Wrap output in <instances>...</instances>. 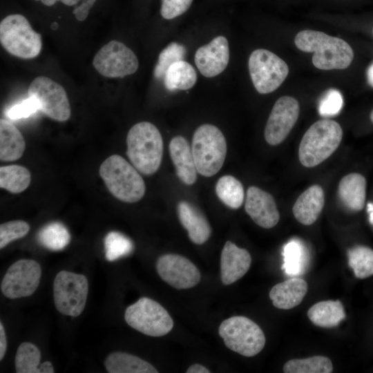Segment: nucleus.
Wrapping results in <instances>:
<instances>
[{
  "label": "nucleus",
  "instance_id": "f257e3e1",
  "mask_svg": "<svg viewBox=\"0 0 373 373\" xmlns=\"http://www.w3.org/2000/svg\"><path fill=\"white\" fill-rule=\"evenodd\" d=\"M294 43L299 50L314 53L312 63L318 69H345L354 58L353 50L345 41L321 31L302 30Z\"/></svg>",
  "mask_w": 373,
  "mask_h": 373
},
{
  "label": "nucleus",
  "instance_id": "f03ea898",
  "mask_svg": "<svg viewBox=\"0 0 373 373\" xmlns=\"http://www.w3.org/2000/svg\"><path fill=\"white\" fill-rule=\"evenodd\" d=\"M126 155L132 164L144 175L155 173L162 162L163 140L157 128L148 122L133 126L126 137Z\"/></svg>",
  "mask_w": 373,
  "mask_h": 373
},
{
  "label": "nucleus",
  "instance_id": "7ed1b4c3",
  "mask_svg": "<svg viewBox=\"0 0 373 373\" xmlns=\"http://www.w3.org/2000/svg\"><path fill=\"white\" fill-rule=\"evenodd\" d=\"M99 175L111 193L125 202H135L145 193V183L137 169L119 155L106 158L99 167Z\"/></svg>",
  "mask_w": 373,
  "mask_h": 373
},
{
  "label": "nucleus",
  "instance_id": "20e7f679",
  "mask_svg": "<svg viewBox=\"0 0 373 373\" xmlns=\"http://www.w3.org/2000/svg\"><path fill=\"white\" fill-rule=\"evenodd\" d=\"M342 137L338 122L327 119L316 122L301 139L298 149L301 164L309 168L320 164L337 149Z\"/></svg>",
  "mask_w": 373,
  "mask_h": 373
},
{
  "label": "nucleus",
  "instance_id": "39448f33",
  "mask_svg": "<svg viewBox=\"0 0 373 373\" xmlns=\"http://www.w3.org/2000/svg\"><path fill=\"white\" fill-rule=\"evenodd\" d=\"M191 151L197 171L211 177L222 168L227 154V142L222 131L216 126L204 124L194 132Z\"/></svg>",
  "mask_w": 373,
  "mask_h": 373
},
{
  "label": "nucleus",
  "instance_id": "423d86ee",
  "mask_svg": "<svg viewBox=\"0 0 373 373\" xmlns=\"http://www.w3.org/2000/svg\"><path fill=\"white\" fill-rule=\"evenodd\" d=\"M0 41L10 54L26 59L36 57L42 46L41 35L32 28L24 16L19 14L10 15L2 19Z\"/></svg>",
  "mask_w": 373,
  "mask_h": 373
},
{
  "label": "nucleus",
  "instance_id": "0eeeda50",
  "mask_svg": "<svg viewBox=\"0 0 373 373\" xmlns=\"http://www.w3.org/2000/svg\"><path fill=\"white\" fill-rule=\"evenodd\" d=\"M218 333L231 350L247 357L260 353L265 345L261 328L251 319L236 316L223 321Z\"/></svg>",
  "mask_w": 373,
  "mask_h": 373
},
{
  "label": "nucleus",
  "instance_id": "6e6552de",
  "mask_svg": "<svg viewBox=\"0 0 373 373\" xmlns=\"http://www.w3.org/2000/svg\"><path fill=\"white\" fill-rule=\"evenodd\" d=\"M124 319L132 328L153 337L164 336L173 327V321L169 312L159 303L148 297L140 298L128 306Z\"/></svg>",
  "mask_w": 373,
  "mask_h": 373
},
{
  "label": "nucleus",
  "instance_id": "1a4fd4ad",
  "mask_svg": "<svg viewBox=\"0 0 373 373\" xmlns=\"http://www.w3.org/2000/svg\"><path fill=\"white\" fill-rule=\"evenodd\" d=\"M88 293L86 276L62 270L53 282L54 303L57 311L66 316L77 317L84 309Z\"/></svg>",
  "mask_w": 373,
  "mask_h": 373
},
{
  "label": "nucleus",
  "instance_id": "9d476101",
  "mask_svg": "<svg viewBox=\"0 0 373 373\" xmlns=\"http://www.w3.org/2000/svg\"><path fill=\"white\" fill-rule=\"evenodd\" d=\"M249 71L252 83L260 94L276 90L289 73L286 62L266 49H256L249 56Z\"/></svg>",
  "mask_w": 373,
  "mask_h": 373
},
{
  "label": "nucleus",
  "instance_id": "9b49d317",
  "mask_svg": "<svg viewBox=\"0 0 373 373\" xmlns=\"http://www.w3.org/2000/svg\"><path fill=\"white\" fill-rule=\"evenodd\" d=\"M28 95L35 98L39 111L48 117L65 122L70 117V106L65 89L54 80L39 76L30 83Z\"/></svg>",
  "mask_w": 373,
  "mask_h": 373
},
{
  "label": "nucleus",
  "instance_id": "f8f14e48",
  "mask_svg": "<svg viewBox=\"0 0 373 373\" xmlns=\"http://www.w3.org/2000/svg\"><path fill=\"white\" fill-rule=\"evenodd\" d=\"M93 65L102 75L109 77H124L132 75L139 67L135 53L124 44L112 40L103 46L95 54Z\"/></svg>",
  "mask_w": 373,
  "mask_h": 373
},
{
  "label": "nucleus",
  "instance_id": "ddd939ff",
  "mask_svg": "<svg viewBox=\"0 0 373 373\" xmlns=\"http://www.w3.org/2000/svg\"><path fill=\"white\" fill-rule=\"evenodd\" d=\"M41 276V268L37 261L20 259L8 269L1 283V291L10 299L30 296L37 290Z\"/></svg>",
  "mask_w": 373,
  "mask_h": 373
},
{
  "label": "nucleus",
  "instance_id": "4468645a",
  "mask_svg": "<svg viewBox=\"0 0 373 373\" xmlns=\"http://www.w3.org/2000/svg\"><path fill=\"white\" fill-rule=\"evenodd\" d=\"M155 266L162 280L177 289L193 287L201 278L198 267L188 258L180 255H162L157 260Z\"/></svg>",
  "mask_w": 373,
  "mask_h": 373
},
{
  "label": "nucleus",
  "instance_id": "2eb2a0df",
  "mask_svg": "<svg viewBox=\"0 0 373 373\" xmlns=\"http://www.w3.org/2000/svg\"><path fill=\"white\" fill-rule=\"evenodd\" d=\"M298 101L283 96L275 102L265 128V138L271 146L283 142L295 125L299 116Z\"/></svg>",
  "mask_w": 373,
  "mask_h": 373
},
{
  "label": "nucleus",
  "instance_id": "dca6fc26",
  "mask_svg": "<svg viewBox=\"0 0 373 373\" xmlns=\"http://www.w3.org/2000/svg\"><path fill=\"white\" fill-rule=\"evenodd\" d=\"M195 63L200 73L206 77H213L226 68L229 60L227 39L218 36L209 44L200 47L195 54Z\"/></svg>",
  "mask_w": 373,
  "mask_h": 373
},
{
  "label": "nucleus",
  "instance_id": "f3484780",
  "mask_svg": "<svg viewBox=\"0 0 373 373\" xmlns=\"http://www.w3.org/2000/svg\"><path fill=\"white\" fill-rule=\"evenodd\" d=\"M245 209L256 224L265 229L275 227L280 219L273 196L254 186L247 189Z\"/></svg>",
  "mask_w": 373,
  "mask_h": 373
},
{
  "label": "nucleus",
  "instance_id": "a211bd4d",
  "mask_svg": "<svg viewBox=\"0 0 373 373\" xmlns=\"http://www.w3.org/2000/svg\"><path fill=\"white\" fill-rule=\"evenodd\" d=\"M251 263V257L248 251L227 241L220 256L222 283L225 285L235 283L248 271Z\"/></svg>",
  "mask_w": 373,
  "mask_h": 373
},
{
  "label": "nucleus",
  "instance_id": "6ab92c4d",
  "mask_svg": "<svg viewBox=\"0 0 373 373\" xmlns=\"http://www.w3.org/2000/svg\"><path fill=\"white\" fill-rule=\"evenodd\" d=\"M177 210L180 222L188 231L189 239L196 245L207 242L211 236V229L203 213L186 201L180 202Z\"/></svg>",
  "mask_w": 373,
  "mask_h": 373
},
{
  "label": "nucleus",
  "instance_id": "aec40b11",
  "mask_svg": "<svg viewBox=\"0 0 373 373\" xmlns=\"http://www.w3.org/2000/svg\"><path fill=\"white\" fill-rule=\"evenodd\" d=\"M169 147L178 178L187 185L195 183L198 171L187 140L182 136H175L171 139Z\"/></svg>",
  "mask_w": 373,
  "mask_h": 373
},
{
  "label": "nucleus",
  "instance_id": "412c9836",
  "mask_svg": "<svg viewBox=\"0 0 373 373\" xmlns=\"http://www.w3.org/2000/svg\"><path fill=\"white\" fill-rule=\"evenodd\" d=\"M325 204V195L320 185L314 184L303 192L295 202L292 212L295 218L304 225L314 223Z\"/></svg>",
  "mask_w": 373,
  "mask_h": 373
},
{
  "label": "nucleus",
  "instance_id": "4be33fe9",
  "mask_svg": "<svg viewBox=\"0 0 373 373\" xmlns=\"http://www.w3.org/2000/svg\"><path fill=\"white\" fill-rule=\"evenodd\" d=\"M307 290V283L304 279L291 278L274 285L269 291V298L275 307L290 309L303 301Z\"/></svg>",
  "mask_w": 373,
  "mask_h": 373
},
{
  "label": "nucleus",
  "instance_id": "5701e85b",
  "mask_svg": "<svg viewBox=\"0 0 373 373\" xmlns=\"http://www.w3.org/2000/svg\"><path fill=\"white\" fill-rule=\"evenodd\" d=\"M338 195L348 209L352 211L362 210L365 202V178L357 173L346 175L338 184Z\"/></svg>",
  "mask_w": 373,
  "mask_h": 373
},
{
  "label": "nucleus",
  "instance_id": "b1692460",
  "mask_svg": "<svg viewBox=\"0 0 373 373\" xmlns=\"http://www.w3.org/2000/svg\"><path fill=\"white\" fill-rule=\"evenodd\" d=\"M26 148L24 138L19 130L10 121L0 120V159L11 162L19 159Z\"/></svg>",
  "mask_w": 373,
  "mask_h": 373
},
{
  "label": "nucleus",
  "instance_id": "393cba45",
  "mask_svg": "<svg viewBox=\"0 0 373 373\" xmlns=\"http://www.w3.org/2000/svg\"><path fill=\"white\" fill-rule=\"evenodd\" d=\"M345 316L343 305L339 300L316 303L307 311L309 320L315 325L324 328L336 327Z\"/></svg>",
  "mask_w": 373,
  "mask_h": 373
},
{
  "label": "nucleus",
  "instance_id": "a878e982",
  "mask_svg": "<svg viewBox=\"0 0 373 373\" xmlns=\"http://www.w3.org/2000/svg\"><path fill=\"white\" fill-rule=\"evenodd\" d=\"M104 366L108 373H157L149 362L131 354L115 352L106 358Z\"/></svg>",
  "mask_w": 373,
  "mask_h": 373
},
{
  "label": "nucleus",
  "instance_id": "bb28decb",
  "mask_svg": "<svg viewBox=\"0 0 373 373\" xmlns=\"http://www.w3.org/2000/svg\"><path fill=\"white\" fill-rule=\"evenodd\" d=\"M197 78L194 68L186 61L180 60L169 66L163 79L166 88L173 91L191 88L196 83Z\"/></svg>",
  "mask_w": 373,
  "mask_h": 373
},
{
  "label": "nucleus",
  "instance_id": "cd10ccee",
  "mask_svg": "<svg viewBox=\"0 0 373 373\" xmlns=\"http://www.w3.org/2000/svg\"><path fill=\"white\" fill-rule=\"evenodd\" d=\"M284 264L283 269L289 276H298L305 273L309 262L307 248L299 240L289 241L283 248Z\"/></svg>",
  "mask_w": 373,
  "mask_h": 373
},
{
  "label": "nucleus",
  "instance_id": "c85d7f7f",
  "mask_svg": "<svg viewBox=\"0 0 373 373\" xmlns=\"http://www.w3.org/2000/svg\"><path fill=\"white\" fill-rule=\"evenodd\" d=\"M30 181V173L23 166L12 164L0 167V187L12 193L25 191Z\"/></svg>",
  "mask_w": 373,
  "mask_h": 373
},
{
  "label": "nucleus",
  "instance_id": "c756f323",
  "mask_svg": "<svg viewBox=\"0 0 373 373\" xmlns=\"http://www.w3.org/2000/svg\"><path fill=\"white\" fill-rule=\"evenodd\" d=\"M218 198L229 208L238 209L242 204L245 192L241 182L232 175L222 176L216 185Z\"/></svg>",
  "mask_w": 373,
  "mask_h": 373
},
{
  "label": "nucleus",
  "instance_id": "7c9ffc66",
  "mask_svg": "<svg viewBox=\"0 0 373 373\" xmlns=\"http://www.w3.org/2000/svg\"><path fill=\"white\" fill-rule=\"evenodd\" d=\"M37 240L45 248L52 251L64 249L70 242V235L62 223L52 222L44 226L38 232Z\"/></svg>",
  "mask_w": 373,
  "mask_h": 373
},
{
  "label": "nucleus",
  "instance_id": "2f4dec72",
  "mask_svg": "<svg viewBox=\"0 0 373 373\" xmlns=\"http://www.w3.org/2000/svg\"><path fill=\"white\" fill-rule=\"evenodd\" d=\"M285 373H330L333 371L331 360L323 356L288 361L283 366Z\"/></svg>",
  "mask_w": 373,
  "mask_h": 373
},
{
  "label": "nucleus",
  "instance_id": "473e14b6",
  "mask_svg": "<svg viewBox=\"0 0 373 373\" xmlns=\"http://www.w3.org/2000/svg\"><path fill=\"white\" fill-rule=\"evenodd\" d=\"M348 265L355 276L364 279L373 275V249L356 245L347 251Z\"/></svg>",
  "mask_w": 373,
  "mask_h": 373
},
{
  "label": "nucleus",
  "instance_id": "72a5a7b5",
  "mask_svg": "<svg viewBox=\"0 0 373 373\" xmlns=\"http://www.w3.org/2000/svg\"><path fill=\"white\" fill-rule=\"evenodd\" d=\"M41 352L32 343L23 342L19 346L15 359L17 373H39Z\"/></svg>",
  "mask_w": 373,
  "mask_h": 373
},
{
  "label": "nucleus",
  "instance_id": "f704fd0d",
  "mask_svg": "<svg viewBox=\"0 0 373 373\" xmlns=\"http://www.w3.org/2000/svg\"><path fill=\"white\" fill-rule=\"evenodd\" d=\"M105 256L107 260L114 261L128 256L133 250L131 240L118 231H110L104 238Z\"/></svg>",
  "mask_w": 373,
  "mask_h": 373
},
{
  "label": "nucleus",
  "instance_id": "c9c22d12",
  "mask_svg": "<svg viewBox=\"0 0 373 373\" xmlns=\"http://www.w3.org/2000/svg\"><path fill=\"white\" fill-rule=\"evenodd\" d=\"M186 54L184 46L177 42L170 43L159 55L153 75L157 79L164 77L167 69L173 63L183 60Z\"/></svg>",
  "mask_w": 373,
  "mask_h": 373
},
{
  "label": "nucleus",
  "instance_id": "e433bc0d",
  "mask_svg": "<svg viewBox=\"0 0 373 373\" xmlns=\"http://www.w3.org/2000/svg\"><path fill=\"white\" fill-rule=\"evenodd\" d=\"M30 231V225L23 220H12L0 225V249L11 242L24 237Z\"/></svg>",
  "mask_w": 373,
  "mask_h": 373
},
{
  "label": "nucleus",
  "instance_id": "4c0bfd02",
  "mask_svg": "<svg viewBox=\"0 0 373 373\" xmlns=\"http://www.w3.org/2000/svg\"><path fill=\"white\" fill-rule=\"evenodd\" d=\"M343 105L342 94L336 89L328 90L321 98L318 105L319 114L331 117L338 114Z\"/></svg>",
  "mask_w": 373,
  "mask_h": 373
},
{
  "label": "nucleus",
  "instance_id": "58836bf2",
  "mask_svg": "<svg viewBox=\"0 0 373 373\" xmlns=\"http://www.w3.org/2000/svg\"><path fill=\"white\" fill-rule=\"evenodd\" d=\"M39 110V105L35 98L28 96V98L22 100L10 106L6 113V115L12 120H17L27 118Z\"/></svg>",
  "mask_w": 373,
  "mask_h": 373
},
{
  "label": "nucleus",
  "instance_id": "ea45409f",
  "mask_svg": "<svg viewBox=\"0 0 373 373\" xmlns=\"http://www.w3.org/2000/svg\"><path fill=\"white\" fill-rule=\"evenodd\" d=\"M193 0H162L160 13L163 18L172 19L184 13Z\"/></svg>",
  "mask_w": 373,
  "mask_h": 373
},
{
  "label": "nucleus",
  "instance_id": "a19ab883",
  "mask_svg": "<svg viewBox=\"0 0 373 373\" xmlns=\"http://www.w3.org/2000/svg\"><path fill=\"white\" fill-rule=\"evenodd\" d=\"M40 1L43 4L47 6H51L54 5L57 1H61L66 6H74L77 4L79 1H82V3L76 6L73 11L75 18L80 21L85 20L89 13V10L94 5L96 0H35Z\"/></svg>",
  "mask_w": 373,
  "mask_h": 373
},
{
  "label": "nucleus",
  "instance_id": "79ce46f5",
  "mask_svg": "<svg viewBox=\"0 0 373 373\" xmlns=\"http://www.w3.org/2000/svg\"><path fill=\"white\" fill-rule=\"evenodd\" d=\"M7 350V339L2 322H0V361L3 358Z\"/></svg>",
  "mask_w": 373,
  "mask_h": 373
},
{
  "label": "nucleus",
  "instance_id": "37998d69",
  "mask_svg": "<svg viewBox=\"0 0 373 373\" xmlns=\"http://www.w3.org/2000/svg\"><path fill=\"white\" fill-rule=\"evenodd\" d=\"M186 373H210L211 371L201 364H193L188 367Z\"/></svg>",
  "mask_w": 373,
  "mask_h": 373
},
{
  "label": "nucleus",
  "instance_id": "c03bdc74",
  "mask_svg": "<svg viewBox=\"0 0 373 373\" xmlns=\"http://www.w3.org/2000/svg\"><path fill=\"white\" fill-rule=\"evenodd\" d=\"M39 373H53L54 368L50 361H44L39 366Z\"/></svg>",
  "mask_w": 373,
  "mask_h": 373
},
{
  "label": "nucleus",
  "instance_id": "a18cd8bd",
  "mask_svg": "<svg viewBox=\"0 0 373 373\" xmlns=\"http://www.w3.org/2000/svg\"><path fill=\"white\" fill-rule=\"evenodd\" d=\"M367 81L370 85L373 87V63L369 66L367 71Z\"/></svg>",
  "mask_w": 373,
  "mask_h": 373
},
{
  "label": "nucleus",
  "instance_id": "49530a36",
  "mask_svg": "<svg viewBox=\"0 0 373 373\" xmlns=\"http://www.w3.org/2000/svg\"><path fill=\"white\" fill-rule=\"evenodd\" d=\"M367 212L369 213L370 222L373 224V204L371 203L367 204Z\"/></svg>",
  "mask_w": 373,
  "mask_h": 373
},
{
  "label": "nucleus",
  "instance_id": "de8ad7c7",
  "mask_svg": "<svg viewBox=\"0 0 373 373\" xmlns=\"http://www.w3.org/2000/svg\"><path fill=\"white\" fill-rule=\"evenodd\" d=\"M370 119H371V121L373 123V110L372 111L371 113H370Z\"/></svg>",
  "mask_w": 373,
  "mask_h": 373
}]
</instances>
